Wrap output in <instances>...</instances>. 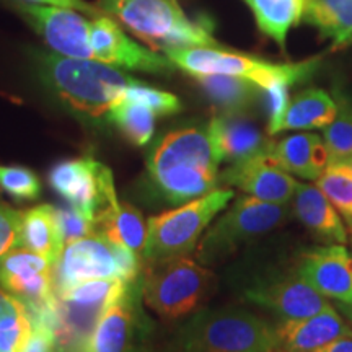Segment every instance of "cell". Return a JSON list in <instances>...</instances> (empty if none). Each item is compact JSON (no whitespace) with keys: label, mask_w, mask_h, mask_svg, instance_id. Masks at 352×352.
I'll list each match as a JSON object with an SVG mask.
<instances>
[{"label":"cell","mask_w":352,"mask_h":352,"mask_svg":"<svg viewBox=\"0 0 352 352\" xmlns=\"http://www.w3.org/2000/svg\"><path fill=\"white\" fill-rule=\"evenodd\" d=\"M54 263L28 248H13L0 256V287L23 305H39L54 294Z\"/></svg>","instance_id":"12"},{"label":"cell","mask_w":352,"mask_h":352,"mask_svg":"<svg viewBox=\"0 0 352 352\" xmlns=\"http://www.w3.org/2000/svg\"><path fill=\"white\" fill-rule=\"evenodd\" d=\"M90 279H121L116 241L101 232L65 243L54 263L52 283L57 296Z\"/></svg>","instance_id":"9"},{"label":"cell","mask_w":352,"mask_h":352,"mask_svg":"<svg viewBox=\"0 0 352 352\" xmlns=\"http://www.w3.org/2000/svg\"><path fill=\"white\" fill-rule=\"evenodd\" d=\"M20 352H56L54 336L43 324H32V333Z\"/></svg>","instance_id":"38"},{"label":"cell","mask_w":352,"mask_h":352,"mask_svg":"<svg viewBox=\"0 0 352 352\" xmlns=\"http://www.w3.org/2000/svg\"><path fill=\"white\" fill-rule=\"evenodd\" d=\"M0 189L15 201H34L41 195V182L26 166L0 165Z\"/></svg>","instance_id":"32"},{"label":"cell","mask_w":352,"mask_h":352,"mask_svg":"<svg viewBox=\"0 0 352 352\" xmlns=\"http://www.w3.org/2000/svg\"><path fill=\"white\" fill-rule=\"evenodd\" d=\"M222 164L209 126H191L165 134L148 153V173L176 165L219 170Z\"/></svg>","instance_id":"14"},{"label":"cell","mask_w":352,"mask_h":352,"mask_svg":"<svg viewBox=\"0 0 352 352\" xmlns=\"http://www.w3.org/2000/svg\"><path fill=\"white\" fill-rule=\"evenodd\" d=\"M294 210L303 226L318 239L331 243H346L347 232L344 223L318 186L298 183L294 195Z\"/></svg>","instance_id":"20"},{"label":"cell","mask_w":352,"mask_h":352,"mask_svg":"<svg viewBox=\"0 0 352 352\" xmlns=\"http://www.w3.org/2000/svg\"><path fill=\"white\" fill-rule=\"evenodd\" d=\"M287 215L285 204L266 202L253 196L239 197L199 240L196 256L202 264L227 258L240 245L279 227Z\"/></svg>","instance_id":"7"},{"label":"cell","mask_w":352,"mask_h":352,"mask_svg":"<svg viewBox=\"0 0 352 352\" xmlns=\"http://www.w3.org/2000/svg\"><path fill=\"white\" fill-rule=\"evenodd\" d=\"M232 199V189H214L208 195L184 202L182 208L153 215L147 222L144 258L147 263H157L188 256L199 243L202 232Z\"/></svg>","instance_id":"5"},{"label":"cell","mask_w":352,"mask_h":352,"mask_svg":"<svg viewBox=\"0 0 352 352\" xmlns=\"http://www.w3.org/2000/svg\"><path fill=\"white\" fill-rule=\"evenodd\" d=\"M346 165H347V166H349V168L352 170V158H351V160H349V162H346Z\"/></svg>","instance_id":"44"},{"label":"cell","mask_w":352,"mask_h":352,"mask_svg":"<svg viewBox=\"0 0 352 352\" xmlns=\"http://www.w3.org/2000/svg\"><path fill=\"white\" fill-rule=\"evenodd\" d=\"M274 352H285V351L283 349V347H277V349H276Z\"/></svg>","instance_id":"45"},{"label":"cell","mask_w":352,"mask_h":352,"mask_svg":"<svg viewBox=\"0 0 352 352\" xmlns=\"http://www.w3.org/2000/svg\"><path fill=\"white\" fill-rule=\"evenodd\" d=\"M56 215L60 227V233H63L64 243H70V241L83 239V236H88L96 232L95 222L87 219L74 206H60V208H56Z\"/></svg>","instance_id":"35"},{"label":"cell","mask_w":352,"mask_h":352,"mask_svg":"<svg viewBox=\"0 0 352 352\" xmlns=\"http://www.w3.org/2000/svg\"><path fill=\"white\" fill-rule=\"evenodd\" d=\"M277 347L276 328L235 308L202 311L173 342V352H274Z\"/></svg>","instance_id":"2"},{"label":"cell","mask_w":352,"mask_h":352,"mask_svg":"<svg viewBox=\"0 0 352 352\" xmlns=\"http://www.w3.org/2000/svg\"><path fill=\"white\" fill-rule=\"evenodd\" d=\"M36 65L44 83L70 109L94 120L108 116L135 80L96 59L36 54Z\"/></svg>","instance_id":"1"},{"label":"cell","mask_w":352,"mask_h":352,"mask_svg":"<svg viewBox=\"0 0 352 352\" xmlns=\"http://www.w3.org/2000/svg\"><path fill=\"white\" fill-rule=\"evenodd\" d=\"M32 333V321L25 305L0 315V352H20Z\"/></svg>","instance_id":"34"},{"label":"cell","mask_w":352,"mask_h":352,"mask_svg":"<svg viewBox=\"0 0 352 352\" xmlns=\"http://www.w3.org/2000/svg\"><path fill=\"white\" fill-rule=\"evenodd\" d=\"M64 6L67 8H72V10H77L83 13V15H88V16H94V19H98L101 16V10L98 8L90 6V3L85 2V0H63Z\"/></svg>","instance_id":"39"},{"label":"cell","mask_w":352,"mask_h":352,"mask_svg":"<svg viewBox=\"0 0 352 352\" xmlns=\"http://www.w3.org/2000/svg\"><path fill=\"white\" fill-rule=\"evenodd\" d=\"M316 186L336 209L352 219V170L346 164L328 165Z\"/></svg>","instance_id":"31"},{"label":"cell","mask_w":352,"mask_h":352,"mask_svg":"<svg viewBox=\"0 0 352 352\" xmlns=\"http://www.w3.org/2000/svg\"><path fill=\"white\" fill-rule=\"evenodd\" d=\"M21 212L0 201V256L21 245Z\"/></svg>","instance_id":"37"},{"label":"cell","mask_w":352,"mask_h":352,"mask_svg":"<svg viewBox=\"0 0 352 352\" xmlns=\"http://www.w3.org/2000/svg\"><path fill=\"white\" fill-rule=\"evenodd\" d=\"M100 10L113 15L132 33L160 50L219 47L209 26L189 20L176 0H100Z\"/></svg>","instance_id":"3"},{"label":"cell","mask_w":352,"mask_h":352,"mask_svg":"<svg viewBox=\"0 0 352 352\" xmlns=\"http://www.w3.org/2000/svg\"><path fill=\"white\" fill-rule=\"evenodd\" d=\"M47 182L91 222H96L101 210L118 201L111 170L90 157L54 165L47 175Z\"/></svg>","instance_id":"8"},{"label":"cell","mask_w":352,"mask_h":352,"mask_svg":"<svg viewBox=\"0 0 352 352\" xmlns=\"http://www.w3.org/2000/svg\"><path fill=\"white\" fill-rule=\"evenodd\" d=\"M165 54L176 67L195 78L202 76L241 77L254 82L259 88L279 82L292 87L308 80L318 67V59L300 64H272L219 47H168Z\"/></svg>","instance_id":"4"},{"label":"cell","mask_w":352,"mask_h":352,"mask_svg":"<svg viewBox=\"0 0 352 352\" xmlns=\"http://www.w3.org/2000/svg\"><path fill=\"white\" fill-rule=\"evenodd\" d=\"M96 232L107 235L111 241L127 246L135 253H142L147 240V223L142 214L129 202H113L96 217Z\"/></svg>","instance_id":"24"},{"label":"cell","mask_w":352,"mask_h":352,"mask_svg":"<svg viewBox=\"0 0 352 352\" xmlns=\"http://www.w3.org/2000/svg\"><path fill=\"white\" fill-rule=\"evenodd\" d=\"M336 118L323 131L328 165L346 164L352 158V98L336 90Z\"/></svg>","instance_id":"29"},{"label":"cell","mask_w":352,"mask_h":352,"mask_svg":"<svg viewBox=\"0 0 352 352\" xmlns=\"http://www.w3.org/2000/svg\"><path fill=\"white\" fill-rule=\"evenodd\" d=\"M246 298L284 320L307 318L333 307L327 297L298 274L248 290Z\"/></svg>","instance_id":"16"},{"label":"cell","mask_w":352,"mask_h":352,"mask_svg":"<svg viewBox=\"0 0 352 352\" xmlns=\"http://www.w3.org/2000/svg\"><path fill=\"white\" fill-rule=\"evenodd\" d=\"M315 352H352V338H341V340L320 347Z\"/></svg>","instance_id":"41"},{"label":"cell","mask_w":352,"mask_h":352,"mask_svg":"<svg viewBox=\"0 0 352 352\" xmlns=\"http://www.w3.org/2000/svg\"><path fill=\"white\" fill-rule=\"evenodd\" d=\"M196 80L220 113H246L263 91L256 83L241 77L202 76Z\"/></svg>","instance_id":"27"},{"label":"cell","mask_w":352,"mask_h":352,"mask_svg":"<svg viewBox=\"0 0 352 352\" xmlns=\"http://www.w3.org/2000/svg\"><path fill=\"white\" fill-rule=\"evenodd\" d=\"M108 118L120 127L126 139L138 147L148 144L155 131L157 114L144 104L126 98H121L109 109Z\"/></svg>","instance_id":"30"},{"label":"cell","mask_w":352,"mask_h":352,"mask_svg":"<svg viewBox=\"0 0 352 352\" xmlns=\"http://www.w3.org/2000/svg\"><path fill=\"white\" fill-rule=\"evenodd\" d=\"M20 239L21 246L56 263L65 243L54 206L41 204L21 212Z\"/></svg>","instance_id":"23"},{"label":"cell","mask_w":352,"mask_h":352,"mask_svg":"<svg viewBox=\"0 0 352 352\" xmlns=\"http://www.w3.org/2000/svg\"><path fill=\"white\" fill-rule=\"evenodd\" d=\"M252 8L258 28L285 47L289 30L303 19L305 0H243Z\"/></svg>","instance_id":"28"},{"label":"cell","mask_w":352,"mask_h":352,"mask_svg":"<svg viewBox=\"0 0 352 352\" xmlns=\"http://www.w3.org/2000/svg\"><path fill=\"white\" fill-rule=\"evenodd\" d=\"M277 164L303 179H318L328 166L327 145L320 135L302 132L289 135L272 148Z\"/></svg>","instance_id":"21"},{"label":"cell","mask_w":352,"mask_h":352,"mask_svg":"<svg viewBox=\"0 0 352 352\" xmlns=\"http://www.w3.org/2000/svg\"><path fill=\"white\" fill-rule=\"evenodd\" d=\"M148 175L157 191L171 204H184L208 195L219 183L217 171L199 166L176 165Z\"/></svg>","instance_id":"22"},{"label":"cell","mask_w":352,"mask_h":352,"mask_svg":"<svg viewBox=\"0 0 352 352\" xmlns=\"http://www.w3.org/2000/svg\"><path fill=\"white\" fill-rule=\"evenodd\" d=\"M297 274L321 296L352 303V258L346 246L333 243L303 254Z\"/></svg>","instance_id":"15"},{"label":"cell","mask_w":352,"mask_h":352,"mask_svg":"<svg viewBox=\"0 0 352 352\" xmlns=\"http://www.w3.org/2000/svg\"><path fill=\"white\" fill-rule=\"evenodd\" d=\"M303 20L314 25L334 47L352 39V0H305Z\"/></svg>","instance_id":"26"},{"label":"cell","mask_w":352,"mask_h":352,"mask_svg":"<svg viewBox=\"0 0 352 352\" xmlns=\"http://www.w3.org/2000/svg\"><path fill=\"white\" fill-rule=\"evenodd\" d=\"M122 98L144 104V107L152 109L157 116H168V114L182 111V101L178 96L168 94V91L158 90L155 87H148L138 80H134L127 87Z\"/></svg>","instance_id":"33"},{"label":"cell","mask_w":352,"mask_h":352,"mask_svg":"<svg viewBox=\"0 0 352 352\" xmlns=\"http://www.w3.org/2000/svg\"><path fill=\"white\" fill-rule=\"evenodd\" d=\"M20 15L33 26L57 54L95 59L90 44V21L72 8L10 0Z\"/></svg>","instance_id":"10"},{"label":"cell","mask_w":352,"mask_h":352,"mask_svg":"<svg viewBox=\"0 0 352 352\" xmlns=\"http://www.w3.org/2000/svg\"><path fill=\"white\" fill-rule=\"evenodd\" d=\"M26 2L32 3H43V6H57V7H65L63 0H26ZM67 8V7H65Z\"/></svg>","instance_id":"42"},{"label":"cell","mask_w":352,"mask_h":352,"mask_svg":"<svg viewBox=\"0 0 352 352\" xmlns=\"http://www.w3.org/2000/svg\"><path fill=\"white\" fill-rule=\"evenodd\" d=\"M276 331L285 352H315L341 338H352V328L334 307L307 318L284 320Z\"/></svg>","instance_id":"19"},{"label":"cell","mask_w":352,"mask_h":352,"mask_svg":"<svg viewBox=\"0 0 352 352\" xmlns=\"http://www.w3.org/2000/svg\"><path fill=\"white\" fill-rule=\"evenodd\" d=\"M90 44L96 60L114 67L151 74H170L176 67L168 57L145 50L139 43L127 38L118 23L107 16H98L91 21Z\"/></svg>","instance_id":"11"},{"label":"cell","mask_w":352,"mask_h":352,"mask_svg":"<svg viewBox=\"0 0 352 352\" xmlns=\"http://www.w3.org/2000/svg\"><path fill=\"white\" fill-rule=\"evenodd\" d=\"M338 113L336 100H333L324 90L308 88L290 100L280 131L294 129H320L327 127Z\"/></svg>","instance_id":"25"},{"label":"cell","mask_w":352,"mask_h":352,"mask_svg":"<svg viewBox=\"0 0 352 352\" xmlns=\"http://www.w3.org/2000/svg\"><path fill=\"white\" fill-rule=\"evenodd\" d=\"M347 220H349V223H351V227H352V219H347Z\"/></svg>","instance_id":"46"},{"label":"cell","mask_w":352,"mask_h":352,"mask_svg":"<svg viewBox=\"0 0 352 352\" xmlns=\"http://www.w3.org/2000/svg\"><path fill=\"white\" fill-rule=\"evenodd\" d=\"M220 182L228 186H239L250 196L274 204H287L298 184L289 171L277 164L272 152L232 164L222 171Z\"/></svg>","instance_id":"13"},{"label":"cell","mask_w":352,"mask_h":352,"mask_svg":"<svg viewBox=\"0 0 352 352\" xmlns=\"http://www.w3.org/2000/svg\"><path fill=\"white\" fill-rule=\"evenodd\" d=\"M214 274L188 256L148 263L142 283L144 302L165 320H176L199 307L212 290Z\"/></svg>","instance_id":"6"},{"label":"cell","mask_w":352,"mask_h":352,"mask_svg":"<svg viewBox=\"0 0 352 352\" xmlns=\"http://www.w3.org/2000/svg\"><path fill=\"white\" fill-rule=\"evenodd\" d=\"M209 131L222 162L239 164L274 148V142L258 129L246 113H219L209 122Z\"/></svg>","instance_id":"18"},{"label":"cell","mask_w":352,"mask_h":352,"mask_svg":"<svg viewBox=\"0 0 352 352\" xmlns=\"http://www.w3.org/2000/svg\"><path fill=\"white\" fill-rule=\"evenodd\" d=\"M131 283L109 303L96 324L85 352H138L139 323Z\"/></svg>","instance_id":"17"},{"label":"cell","mask_w":352,"mask_h":352,"mask_svg":"<svg viewBox=\"0 0 352 352\" xmlns=\"http://www.w3.org/2000/svg\"><path fill=\"white\" fill-rule=\"evenodd\" d=\"M21 307H23V303H21L19 298H16L15 296H12V294L3 292V289L0 287V315L20 310Z\"/></svg>","instance_id":"40"},{"label":"cell","mask_w":352,"mask_h":352,"mask_svg":"<svg viewBox=\"0 0 352 352\" xmlns=\"http://www.w3.org/2000/svg\"><path fill=\"white\" fill-rule=\"evenodd\" d=\"M346 314L349 316L351 321H352V303H349V307H346Z\"/></svg>","instance_id":"43"},{"label":"cell","mask_w":352,"mask_h":352,"mask_svg":"<svg viewBox=\"0 0 352 352\" xmlns=\"http://www.w3.org/2000/svg\"><path fill=\"white\" fill-rule=\"evenodd\" d=\"M289 87L287 83H274V85L261 88L264 100H266L267 116H270V124H267V134L274 135L280 132V122L284 120V114L287 111L290 103L289 100Z\"/></svg>","instance_id":"36"}]
</instances>
